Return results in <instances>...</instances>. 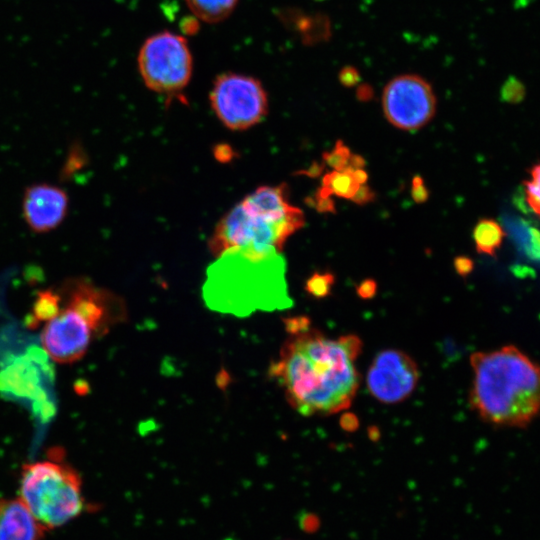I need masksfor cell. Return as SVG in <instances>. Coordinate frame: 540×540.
<instances>
[{"label": "cell", "instance_id": "obj_1", "mask_svg": "<svg viewBox=\"0 0 540 540\" xmlns=\"http://www.w3.org/2000/svg\"><path fill=\"white\" fill-rule=\"evenodd\" d=\"M285 331L269 376L288 404L303 416H326L349 408L360 385L356 363L361 338L327 336L305 316L287 318Z\"/></svg>", "mask_w": 540, "mask_h": 540}, {"label": "cell", "instance_id": "obj_2", "mask_svg": "<svg viewBox=\"0 0 540 540\" xmlns=\"http://www.w3.org/2000/svg\"><path fill=\"white\" fill-rule=\"evenodd\" d=\"M469 400L480 418L496 426L524 427L540 414V365L513 345L470 357Z\"/></svg>", "mask_w": 540, "mask_h": 540}, {"label": "cell", "instance_id": "obj_3", "mask_svg": "<svg viewBox=\"0 0 540 540\" xmlns=\"http://www.w3.org/2000/svg\"><path fill=\"white\" fill-rule=\"evenodd\" d=\"M215 258L202 287L203 300L211 310L245 317L292 305L282 253L254 256L229 249Z\"/></svg>", "mask_w": 540, "mask_h": 540}, {"label": "cell", "instance_id": "obj_4", "mask_svg": "<svg viewBox=\"0 0 540 540\" xmlns=\"http://www.w3.org/2000/svg\"><path fill=\"white\" fill-rule=\"evenodd\" d=\"M304 225V212L289 202L285 183L260 186L218 221L208 249L214 257L229 249L256 256L282 253L288 238Z\"/></svg>", "mask_w": 540, "mask_h": 540}, {"label": "cell", "instance_id": "obj_5", "mask_svg": "<svg viewBox=\"0 0 540 540\" xmlns=\"http://www.w3.org/2000/svg\"><path fill=\"white\" fill-rule=\"evenodd\" d=\"M61 294V309L41 331L42 349L61 364L74 363L90 345L127 320L124 301L88 280H72Z\"/></svg>", "mask_w": 540, "mask_h": 540}, {"label": "cell", "instance_id": "obj_6", "mask_svg": "<svg viewBox=\"0 0 540 540\" xmlns=\"http://www.w3.org/2000/svg\"><path fill=\"white\" fill-rule=\"evenodd\" d=\"M46 460L25 464L20 499L45 528L62 526L76 518L86 503L79 473L65 461L62 449L49 450Z\"/></svg>", "mask_w": 540, "mask_h": 540}, {"label": "cell", "instance_id": "obj_7", "mask_svg": "<svg viewBox=\"0 0 540 540\" xmlns=\"http://www.w3.org/2000/svg\"><path fill=\"white\" fill-rule=\"evenodd\" d=\"M46 352L39 346H29L20 354H9L0 363V393L16 400L27 401L41 421L55 414L51 397L54 369Z\"/></svg>", "mask_w": 540, "mask_h": 540}, {"label": "cell", "instance_id": "obj_8", "mask_svg": "<svg viewBox=\"0 0 540 540\" xmlns=\"http://www.w3.org/2000/svg\"><path fill=\"white\" fill-rule=\"evenodd\" d=\"M138 69L145 85L158 93H175L187 86L193 70L186 39L165 31L150 36L138 53Z\"/></svg>", "mask_w": 540, "mask_h": 540}, {"label": "cell", "instance_id": "obj_9", "mask_svg": "<svg viewBox=\"0 0 540 540\" xmlns=\"http://www.w3.org/2000/svg\"><path fill=\"white\" fill-rule=\"evenodd\" d=\"M211 107L220 122L232 131H243L261 122L268 113V97L253 77L223 73L210 92Z\"/></svg>", "mask_w": 540, "mask_h": 540}, {"label": "cell", "instance_id": "obj_10", "mask_svg": "<svg viewBox=\"0 0 540 540\" xmlns=\"http://www.w3.org/2000/svg\"><path fill=\"white\" fill-rule=\"evenodd\" d=\"M436 107L432 86L416 74L396 76L383 90L384 116L400 130L415 131L424 127L434 117Z\"/></svg>", "mask_w": 540, "mask_h": 540}, {"label": "cell", "instance_id": "obj_11", "mask_svg": "<svg viewBox=\"0 0 540 540\" xmlns=\"http://www.w3.org/2000/svg\"><path fill=\"white\" fill-rule=\"evenodd\" d=\"M419 378L415 360L402 350L390 348L373 358L366 374V386L379 402L396 404L414 392Z\"/></svg>", "mask_w": 540, "mask_h": 540}, {"label": "cell", "instance_id": "obj_12", "mask_svg": "<svg viewBox=\"0 0 540 540\" xmlns=\"http://www.w3.org/2000/svg\"><path fill=\"white\" fill-rule=\"evenodd\" d=\"M68 205V195L62 188L47 183L33 184L24 193V220L36 233L52 231L65 219Z\"/></svg>", "mask_w": 540, "mask_h": 540}, {"label": "cell", "instance_id": "obj_13", "mask_svg": "<svg viewBox=\"0 0 540 540\" xmlns=\"http://www.w3.org/2000/svg\"><path fill=\"white\" fill-rule=\"evenodd\" d=\"M44 530L20 498H0V540H42Z\"/></svg>", "mask_w": 540, "mask_h": 540}, {"label": "cell", "instance_id": "obj_14", "mask_svg": "<svg viewBox=\"0 0 540 540\" xmlns=\"http://www.w3.org/2000/svg\"><path fill=\"white\" fill-rule=\"evenodd\" d=\"M505 237L503 227L494 219L481 218L473 228L476 251L494 257Z\"/></svg>", "mask_w": 540, "mask_h": 540}, {"label": "cell", "instance_id": "obj_15", "mask_svg": "<svg viewBox=\"0 0 540 540\" xmlns=\"http://www.w3.org/2000/svg\"><path fill=\"white\" fill-rule=\"evenodd\" d=\"M360 185L353 176V170L346 168L343 171L333 170L322 178V186L315 194L321 197L336 195L341 198L351 199Z\"/></svg>", "mask_w": 540, "mask_h": 540}, {"label": "cell", "instance_id": "obj_16", "mask_svg": "<svg viewBox=\"0 0 540 540\" xmlns=\"http://www.w3.org/2000/svg\"><path fill=\"white\" fill-rule=\"evenodd\" d=\"M61 309V294L53 289L42 290L38 293L32 312L26 320L30 329H36L40 324L52 320Z\"/></svg>", "mask_w": 540, "mask_h": 540}, {"label": "cell", "instance_id": "obj_17", "mask_svg": "<svg viewBox=\"0 0 540 540\" xmlns=\"http://www.w3.org/2000/svg\"><path fill=\"white\" fill-rule=\"evenodd\" d=\"M507 225L521 252L540 262V230L522 219L512 218Z\"/></svg>", "mask_w": 540, "mask_h": 540}, {"label": "cell", "instance_id": "obj_18", "mask_svg": "<svg viewBox=\"0 0 540 540\" xmlns=\"http://www.w3.org/2000/svg\"><path fill=\"white\" fill-rule=\"evenodd\" d=\"M191 12L200 20L217 23L226 19L238 0H185Z\"/></svg>", "mask_w": 540, "mask_h": 540}, {"label": "cell", "instance_id": "obj_19", "mask_svg": "<svg viewBox=\"0 0 540 540\" xmlns=\"http://www.w3.org/2000/svg\"><path fill=\"white\" fill-rule=\"evenodd\" d=\"M531 180L524 181L525 200L531 210L540 217V164L530 170Z\"/></svg>", "mask_w": 540, "mask_h": 540}, {"label": "cell", "instance_id": "obj_20", "mask_svg": "<svg viewBox=\"0 0 540 540\" xmlns=\"http://www.w3.org/2000/svg\"><path fill=\"white\" fill-rule=\"evenodd\" d=\"M352 152L341 141L337 140L333 149L322 154L323 162L336 171H343L348 167Z\"/></svg>", "mask_w": 540, "mask_h": 540}, {"label": "cell", "instance_id": "obj_21", "mask_svg": "<svg viewBox=\"0 0 540 540\" xmlns=\"http://www.w3.org/2000/svg\"><path fill=\"white\" fill-rule=\"evenodd\" d=\"M334 280L335 277L330 272H316L306 281L305 289L310 295L322 298L330 293Z\"/></svg>", "mask_w": 540, "mask_h": 540}, {"label": "cell", "instance_id": "obj_22", "mask_svg": "<svg viewBox=\"0 0 540 540\" xmlns=\"http://www.w3.org/2000/svg\"><path fill=\"white\" fill-rule=\"evenodd\" d=\"M525 96L522 83L514 78L508 79L501 89V99L508 103H519Z\"/></svg>", "mask_w": 540, "mask_h": 540}, {"label": "cell", "instance_id": "obj_23", "mask_svg": "<svg viewBox=\"0 0 540 540\" xmlns=\"http://www.w3.org/2000/svg\"><path fill=\"white\" fill-rule=\"evenodd\" d=\"M411 197L418 204L426 202L429 198V190L419 175H415L412 179Z\"/></svg>", "mask_w": 540, "mask_h": 540}, {"label": "cell", "instance_id": "obj_24", "mask_svg": "<svg viewBox=\"0 0 540 540\" xmlns=\"http://www.w3.org/2000/svg\"><path fill=\"white\" fill-rule=\"evenodd\" d=\"M306 202L315 207L320 213H336L335 203L331 197H321L315 194L313 198L307 199Z\"/></svg>", "mask_w": 540, "mask_h": 540}, {"label": "cell", "instance_id": "obj_25", "mask_svg": "<svg viewBox=\"0 0 540 540\" xmlns=\"http://www.w3.org/2000/svg\"><path fill=\"white\" fill-rule=\"evenodd\" d=\"M376 199V193L366 183L358 187L357 191L350 199L357 205H366Z\"/></svg>", "mask_w": 540, "mask_h": 540}, {"label": "cell", "instance_id": "obj_26", "mask_svg": "<svg viewBox=\"0 0 540 540\" xmlns=\"http://www.w3.org/2000/svg\"><path fill=\"white\" fill-rule=\"evenodd\" d=\"M339 81L345 87H353L360 81V74L354 67L346 66L339 73Z\"/></svg>", "mask_w": 540, "mask_h": 540}, {"label": "cell", "instance_id": "obj_27", "mask_svg": "<svg viewBox=\"0 0 540 540\" xmlns=\"http://www.w3.org/2000/svg\"><path fill=\"white\" fill-rule=\"evenodd\" d=\"M453 264L456 272L462 277L469 275L474 268L473 260L463 255L455 257Z\"/></svg>", "mask_w": 540, "mask_h": 540}, {"label": "cell", "instance_id": "obj_28", "mask_svg": "<svg viewBox=\"0 0 540 540\" xmlns=\"http://www.w3.org/2000/svg\"><path fill=\"white\" fill-rule=\"evenodd\" d=\"M357 292L363 298L372 297L376 292V282L372 279H366L359 285Z\"/></svg>", "mask_w": 540, "mask_h": 540}, {"label": "cell", "instance_id": "obj_29", "mask_svg": "<svg viewBox=\"0 0 540 540\" xmlns=\"http://www.w3.org/2000/svg\"><path fill=\"white\" fill-rule=\"evenodd\" d=\"M324 168H325L324 162L320 163V162L314 161L307 170L300 171L299 174H304V175H307L308 177L315 178V177L320 176L323 173Z\"/></svg>", "mask_w": 540, "mask_h": 540}, {"label": "cell", "instance_id": "obj_30", "mask_svg": "<svg viewBox=\"0 0 540 540\" xmlns=\"http://www.w3.org/2000/svg\"><path fill=\"white\" fill-rule=\"evenodd\" d=\"M366 165L365 159L358 154H351L348 167L351 170L363 169Z\"/></svg>", "mask_w": 540, "mask_h": 540}, {"label": "cell", "instance_id": "obj_31", "mask_svg": "<svg viewBox=\"0 0 540 540\" xmlns=\"http://www.w3.org/2000/svg\"><path fill=\"white\" fill-rule=\"evenodd\" d=\"M372 96H373L372 89L368 87L367 85H363L359 87L357 90V97L361 101H368L372 98Z\"/></svg>", "mask_w": 540, "mask_h": 540}, {"label": "cell", "instance_id": "obj_32", "mask_svg": "<svg viewBox=\"0 0 540 540\" xmlns=\"http://www.w3.org/2000/svg\"><path fill=\"white\" fill-rule=\"evenodd\" d=\"M353 176L359 185L365 184L368 180V174L364 169L353 170Z\"/></svg>", "mask_w": 540, "mask_h": 540}]
</instances>
